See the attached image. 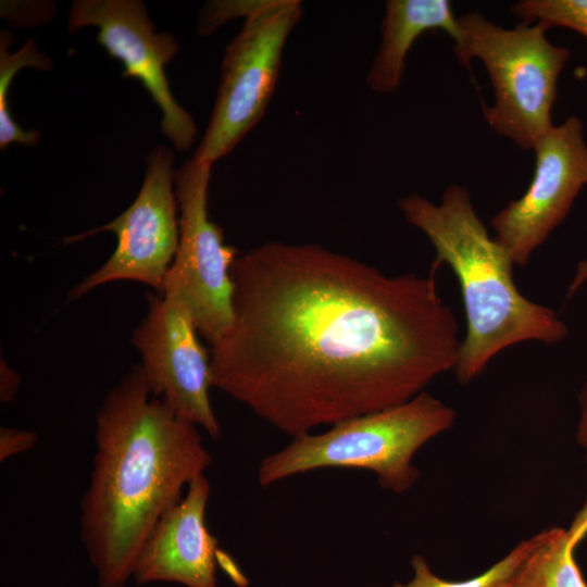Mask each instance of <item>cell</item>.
Instances as JSON below:
<instances>
[{
    "label": "cell",
    "instance_id": "1",
    "mask_svg": "<svg viewBox=\"0 0 587 587\" xmlns=\"http://www.w3.org/2000/svg\"><path fill=\"white\" fill-rule=\"evenodd\" d=\"M229 275L212 387L294 438L407 402L455 367L458 323L433 268L387 275L320 245L270 241Z\"/></svg>",
    "mask_w": 587,
    "mask_h": 587
},
{
    "label": "cell",
    "instance_id": "2",
    "mask_svg": "<svg viewBox=\"0 0 587 587\" xmlns=\"http://www.w3.org/2000/svg\"><path fill=\"white\" fill-rule=\"evenodd\" d=\"M197 427L151 395L139 364L104 397L79 530L98 587H126L158 522L212 463Z\"/></svg>",
    "mask_w": 587,
    "mask_h": 587
},
{
    "label": "cell",
    "instance_id": "3",
    "mask_svg": "<svg viewBox=\"0 0 587 587\" xmlns=\"http://www.w3.org/2000/svg\"><path fill=\"white\" fill-rule=\"evenodd\" d=\"M398 207L433 245L432 268L446 264L458 278L466 321L453 370L459 383L469 384L509 347L524 341L557 345L567 337L566 324L552 309L517 289L511 255L490 236L464 186H448L439 203L411 193Z\"/></svg>",
    "mask_w": 587,
    "mask_h": 587
},
{
    "label": "cell",
    "instance_id": "4",
    "mask_svg": "<svg viewBox=\"0 0 587 587\" xmlns=\"http://www.w3.org/2000/svg\"><path fill=\"white\" fill-rule=\"evenodd\" d=\"M454 419L452 408L422 391L401 404L340 421L325 433L294 438L261 461L258 482L267 487L317 469H360L373 471L380 487L401 494L419 478L415 452Z\"/></svg>",
    "mask_w": 587,
    "mask_h": 587
},
{
    "label": "cell",
    "instance_id": "5",
    "mask_svg": "<svg viewBox=\"0 0 587 587\" xmlns=\"http://www.w3.org/2000/svg\"><path fill=\"white\" fill-rule=\"evenodd\" d=\"M460 37L453 53L471 68L478 59L494 88V103L483 105L488 125L523 149H534L554 125L551 110L570 50L555 46L540 24L501 27L480 12L458 16Z\"/></svg>",
    "mask_w": 587,
    "mask_h": 587
},
{
    "label": "cell",
    "instance_id": "6",
    "mask_svg": "<svg viewBox=\"0 0 587 587\" xmlns=\"http://www.w3.org/2000/svg\"><path fill=\"white\" fill-rule=\"evenodd\" d=\"M302 18L299 0H263L227 46L215 103L193 153L213 164L263 117L274 93L285 45Z\"/></svg>",
    "mask_w": 587,
    "mask_h": 587
},
{
    "label": "cell",
    "instance_id": "7",
    "mask_svg": "<svg viewBox=\"0 0 587 587\" xmlns=\"http://www.w3.org/2000/svg\"><path fill=\"white\" fill-rule=\"evenodd\" d=\"M211 166L191 157L175 172L178 247L162 296L184 303L198 333L212 346L233 322L229 272L238 251L224 243L223 230L209 218Z\"/></svg>",
    "mask_w": 587,
    "mask_h": 587
},
{
    "label": "cell",
    "instance_id": "8",
    "mask_svg": "<svg viewBox=\"0 0 587 587\" xmlns=\"http://www.w3.org/2000/svg\"><path fill=\"white\" fill-rule=\"evenodd\" d=\"M173 164V151L164 145L158 146L147 159L143 183L134 202L111 222L66 238L65 242H75L111 232L117 242L110 258L70 290V300L115 280L139 282L163 295L164 280L178 247Z\"/></svg>",
    "mask_w": 587,
    "mask_h": 587
},
{
    "label": "cell",
    "instance_id": "9",
    "mask_svg": "<svg viewBox=\"0 0 587 587\" xmlns=\"http://www.w3.org/2000/svg\"><path fill=\"white\" fill-rule=\"evenodd\" d=\"M147 299V313L134 329L132 344L140 354L151 395L218 439L221 427L209 396L210 355L198 339L190 312L172 296L150 294Z\"/></svg>",
    "mask_w": 587,
    "mask_h": 587
},
{
    "label": "cell",
    "instance_id": "10",
    "mask_svg": "<svg viewBox=\"0 0 587 587\" xmlns=\"http://www.w3.org/2000/svg\"><path fill=\"white\" fill-rule=\"evenodd\" d=\"M533 150L535 168L526 191L490 220L495 238L520 266L564 221L587 185V141L577 116L553 126Z\"/></svg>",
    "mask_w": 587,
    "mask_h": 587
},
{
    "label": "cell",
    "instance_id": "11",
    "mask_svg": "<svg viewBox=\"0 0 587 587\" xmlns=\"http://www.w3.org/2000/svg\"><path fill=\"white\" fill-rule=\"evenodd\" d=\"M98 28L97 40L124 66L123 76L138 79L162 112L161 128L179 151L191 148L198 134L192 115L177 103L165 75L178 45L167 32L155 33L139 0H77L68 30Z\"/></svg>",
    "mask_w": 587,
    "mask_h": 587
},
{
    "label": "cell",
    "instance_id": "12",
    "mask_svg": "<svg viewBox=\"0 0 587 587\" xmlns=\"http://www.w3.org/2000/svg\"><path fill=\"white\" fill-rule=\"evenodd\" d=\"M210 483L204 473L158 522L134 564L138 585L176 583L185 587H217L218 540L205 522Z\"/></svg>",
    "mask_w": 587,
    "mask_h": 587
},
{
    "label": "cell",
    "instance_id": "13",
    "mask_svg": "<svg viewBox=\"0 0 587 587\" xmlns=\"http://www.w3.org/2000/svg\"><path fill=\"white\" fill-rule=\"evenodd\" d=\"M439 29L454 42L460 25L448 0H388L380 26V42L366 76V84L377 93L395 92L401 85L405 60L417 38Z\"/></svg>",
    "mask_w": 587,
    "mask_h": 587
},
{
    "label": "cell",
    "instance_id": "14",
    "mask_svg": "<svg viewBox=\"0 0 587 587\" xmlns=\"http://www.w3.org/2000/svg\"><path fill=\"white\" fill-rule=\"evenodd\" d=\"M522 545V554L504 587H587L567 529H545Z\"/></svg>",
    "mask_w": 587,
    "mask_h": 587
},
{
    "label": "cell",
    "instance_id": "15",
    "mask_svg": "<svg viewBox=\"0 0 587 587\" xmlns=\"http://www.w3.org/2000/svg\"><path fill=\"white\" fill-rule=\"evenodd\" d=\"M13 36L8 30L0 34V148L7 149L12 143L36 146L40 139L38 130H24L14 121L9 107V89L11 83L24 67H34L48 71L51 68V60L42 54L34 39H28L22 48L10 53L9 47L13 42Z\"/></svg>",
    "mask_w": 587,
    "mask_h": 587
},
{
    "label": "cell",
    "instance_id": "16",
    "mask_svg": "<svg viewBox=\"0 0 587 587\" xmlns=\"http://www.w3.org/2000/svg\"><path fill=\"white\" fill-rule=\"evenodd\" d=\"M511 11L520 23L570 28L587 38V0H520Z\"/></svg>",
    "mask_w": 587,
    "mask_h": 587
},
{
    "label": "cell",
    "instance_id": "17",
    "mask_svg": "<svg viewBox=\"0 0 587 587\" xmlns=\"http://www.w3.org/2000/svg\"><path fill=\"white\" fill-rule=\"evenodd\" d=\"M523 551L520 542L509 554L494 564L483 574L465 580H446L436 576L429 569L426 561L415 554L412 558L414 575L405 584L396 583L394 587H504L516 565Z\"/></svg>",
    "mask_w": 587,
    "mask_h": 587
},
{
    "label": "cell",
    "instance_id": "18",
    "mask_svg": "<svg viewBox=\"0 0 587 587\" xmlns=\"http://www.w3.org/2000/svg\"><path fill=\"white\" fill-rule=\"evenodd\" d=\"M263 0L249 1H211L201 11L198 29L202 35H209L227 21L250 15Z\"/></svg>",
    "mask_w": 587,
    "mask_h": 587
},
{
    "label": "cell",
    "instance_id": "19",
    "mask_svg": "<svg viewBox=\"0 0 587 587\" xmlns=\"http://www.w3.org/2000/svg\"><path fill=\"white\" fill-rule=\"evenodd\" d=\"M39 435L36 432L1 427L0 428V461L24 453L33 449Z\"/></svg>",
    "mask_w": 587,
    "mask_h": 587
},
{
    "label": "cell",
    "instance_id": "20",
    "mask_svg": "<svg viewBox=\"0 0 587 587\" xmlns=\"http://www.w3.org/2000/svg\"><path fill=\"white\" fill-rule=\"evenodd\" d=\"M22 384L21 375L13 370L3 358L0 360V401L1 403H11L14 401L20 386Z\"/></svg>",
    "mask_w": 587,
    "mask_h": 587
},
{
    "label": "cell",
    "instance_id": "21",
    "mask_svg": "<svg viewBox=\"0 0 587 587\" xmlns=\"http://www.w3.org/2000/svg\"><path fill=\"white\" fill-rule=\"evenodd\" d=\"M570 542L576 549L578 544L587 536V499L567 528Z\"/></svg>",
    "mask_w": 587,
    "mask_h": 587
},
{
    "label": "cell",
    "instance_id": "22",
    "mask_svg": "<svg viewBox=\"0 0 587 587\" xmlns=\"http://www.w3.org/2000/svg\"><path fill=\"white\" fill-rule=\"evenodd\" d=\"M579 420L577 424L576 441L585 449L587 461V382L583 386L579 395Z\"/></svg>",
    "mask_w": 587,
    "mask_h": 587
},
{
    "label": "cell",
    "instance_id": "23",
    "mask_svg": "<svg viewBox=\"0 0 587 587\" xmlns=\"http://www.w3.org/2000/svg\"><path fill=\"white\" fill-rule=\"evenodd\" d=\"M587 282V259L582 260L576 267L573 279L567 289V298L573 297L578 289Z\"/></svg>",
    "mask_w": 587,
    "mask_h": 587
}]
</instances>
